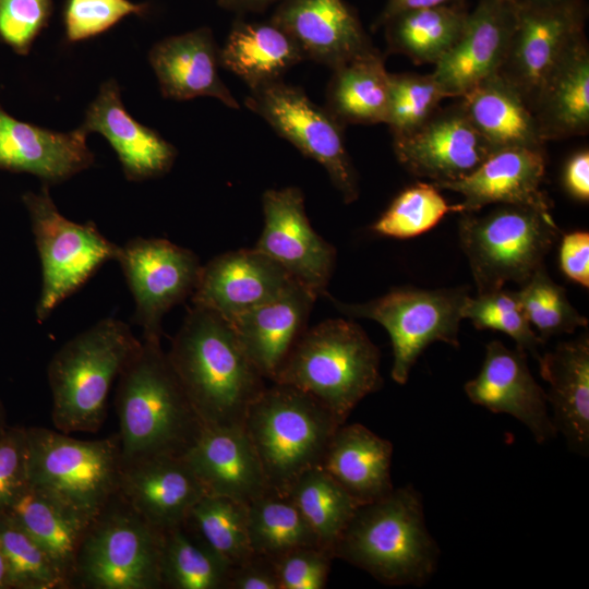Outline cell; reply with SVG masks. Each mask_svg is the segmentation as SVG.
I'll list each match as a JSON object with an SVG mask.
<instances>
[{
	"mask_svg": "<svg viewBox=\"0 0 589 589\" xmlns=\"http://www.w3.org/2000/svg\"><path fill=\"white\" fill-rule=\"evenodd\" d=\"M167 356L204 428L242 426L266 387L230 322L204 306L188 310Z\"/></svg>",
	"mask_w": 589,
	"mask_h": 589,
	"instance_id": "1",
	"label": "cell"
},
{
	"mask_svg": "<svg viewBox=\"0 0 589 589\" xmlns=\"http://www.w3.org/2000/svg\"><path fill=\"white\" fill-rule=\"evenodd\" d=\"M116 408L122 462L183 457L204 429L160 341L142 340L119 376Z\"/></svg>",
	"mask_w": 589,
	"mask_h": 589,
	"instance_id": "2",
	"label": "cell"
},
{
	"mask_svg": "<svg viewBox=\"0 0 589 589\" xmlns=\"http://www.w3.org/2000/svg\"><path fill=\"white\" fill-rule=\"evenodd\" d=\"M333 555L386 585L426 582L436 568L438 548L425 527L419 492L411 485L393 489L359 506Z\"/></svg>",
	"mask_w": 589,
	"mask_h": 589,
	"instance_id": "3",
	"label": "cell"
},
{
	"mask_svg": "<svg viewBox=\"0 0 589 589\" xmlns=\"http://www.w3.org/2000/svg\"><path fill=\"white\" fill-rule=\"evenodd\" d=\"M272 383L311 395L344 424L383 385L380 351L357 323L325 320L305 329Z\"/></svg>",
	"mask_w": 589,
	"mask_h": 589,
	"instance_id": "4",
	"label": "cell"
},
{
	"mask_svg": "<svg viewBox=\"0 0 589 589\" xmlns=\"http://www.w3.org/2000/svg\"><path fill=\"white\" fill-rule=\"evenodd\" d=\"M141 345L130 326L113 317L67 341L47 368L55 428L67 434L98 431L111 385Z\"/></svg>",
	"mask_w": 589,
	"mask_h": 589,
	"instance_id": "5",
	"label": "cell"
},
{
	"mask_svg": "<svg viewBox=\"0 0 589 589\" xmlns=\"http://www.w3.org/2000/svg\"><path fill=\"white\" fill-rule=\"evenodd\" d=\"M341 424L311 395L272 383L250 405L242 428L262 465L268 492L286 495L306 470L320 466Z\"/></svg>",
	"mask_w": 589,
	"mask_h": 589,
	"instance_id": "6",
	"label": "cell"
},
{
	"mask_svg": "<svg viewBox=\"0 0 589 589\" xmlns=\"http://www.w3.org/2000/svg\"><path fill=\"white\" fill-rule=\"evenodd\" d=\"M29 488L92 524L118 495L122 469L118 434L79 440L26 428Z\"/></svg>",
	"mask_w": 589,
	"mask_h": 589,
	"instance_id": "7",
	"label": "cell"
},
{
	"mask_svg": "<svg viewBox=\"0 0 589 589\" xmlns=\"http://www.w3.org/2000/svg\"><path fill=\"white\" fill-rule=\"evenodd\" d=\"M558 233L550 213L527 206L501 204L482 216L462 214L459 240L478 293L524 284L544 265Z\"/></svg>",
	"mask_w": 589,
	"mask_h": 589,
	"instance_id": "8",
	"label": "cell"
},
{
	"mask_svg": "<svg viewBox=\"0 0 589 589\" xmlns=\"http://www.w3.org/2000/svg\"><path fill=\"white\" fill-rule=\"evenodd\" d=\"M22 201L41 264L43 283L36 306V318L41 323L104 263L116 260L119 245L103 236L93 221L79 224L65 218L47 184L39 192L24 193Z\"/></svg>",
	"mask_w": 589,
	"mask_h": 589,
	"instance_id": "9",
	"label": "cell"
},
{
	"mask_svg": "<svg viewBox=\"0 0 589 589\" xmlns=\"http://www.w3.org/2000/svg\"><path fill=\"white\" fill-rule=\"evenodd\" d=\"M466 288L424 290L398 288L363 303L332 299L349 317L370 318L389 334L393 347L392 378L405 384L422 351L434 341L459 347L458 332Z\"/></svg>",
	"mask_w": 589,
	"mask_h": 589,
	"instance_id": "10",
	"label": "cell"
},
{
	"mask_svg": "<svg viewBox=\"0 0 589 589\" xmlns=\"http://www.w3.org/2000/svg\"><path fill=\"white\" fill-rule=\"evenodd\" d=\"M161 531L124 502L109 505L89 525L80 545L74 576L92 589H157Z\"/></svg>",
	"mask_w": 589,
	"mask_h": 589,
	"instance_id": "11",
	"label": "cell"
},
{
	"mask_svg": "<svg viewBox=\"0 0 589 589\" xmlns=\"http://www.w3.org/2000/svg\"><path fill=\"white\" fill-rule=\"evenodd\" d=\"M244 104L303 155L322 165L345 203L359 197L358 175L345 146L342 123L326 108L283 80L250 89Z\"/></svg>",
	"mask_w": 589,
	"mask_h": 589,
	"instance_id": "12",
	"label": "cell"
},
{
	"mask_svg": "<svg viewBox=\"0 0 589 589\" xmlns=\"http://www.w3.org/2000/svg\"><path fill=\"white\" fill-rule=\"evenodd\" d=\"M119 263L135 303L143 340L160 341L161 322L192 296L201 271L194 252L161 238H134L119 245Z\"/></svg>",
	"mask_w": 589,
	"mask_h": 589,
	"instance_id": "13",
	"label": "cell"
},
{
	"mask_svg": "<svg viewBox=\"0 0 589 589\" xmlns=\"http://www.w3.org/2000/svg\"><path fill=\"white\" fill-rule=\"evenodd\" d=\"M585 20V2L517 4L515 28L497 74L520 94L531 111L549 77L586 35Z\"/></svg>",
	"mask_w": 589,
	"mask_h": 589,
	"instance_id": "14",
	"label": "cell"
},
{
	"mask_svg": "<svg viewBox=\"0 0 589 589\" xmlns=\"http://www.w3.org/2000/svg\"><path fill=\"white\" fill-rule=\"evenodd\" d=\"M262 205L264 227L254 248L316 298L327 297L337 252L312 228L302 191L297 187L266 190Z\"/></svg>",
	"mask_w": 589,
	"mask_h": 589,
	"instance_id": "15",
	"label": "cell"
},
{
	"mask_svg": "<svg viewBox=\"0 0 589 589\" xmlns=\"http://www.w3.org/2000/svg\"><path fill=\"white\" fill-rule=\"evenodd\" d=\"M393 148L410 173L434 184L468 176L494 151L468 120L459 103L438 108L414 131L393 137Z\"/></svg>",
	"mask_w": 589,
	"mask_h": 589,
	"instance_id": "16",
	"label": "cell"
},
{
	"mask_svg": "<svg viewBox=\"0 0 589 589\" xmlns=\"http://www.w3.org/2000/svg\"><path fill=\"white\" fill-rule=\"evenodd\" d=\"M516 17L517 4L513 0H480L468 12L458 39L432 72L447 98H459L497 74L508 51Z\"/></svg>",
	"mask_w": 589,
	"mask_h": 589,
	"instance_id": "17",
	"label": "cell"
},
{
	"mask_svg": "<svg viewBox=\"0 0 589 589\" xmlns=\"http://www.w3.org/2000/svg\"><path fill=\"white\" fill-rule=\"evenodd\" d=\"M464 389L471 402L519 420L539 444L556 435L548 413L546 393L530 373L527 352L518 347L509 349L498 340L489 342L480 372Z\"/></svg>",
	"mask_w": 589,
	"mask_h": 589,
	"instance_id": "18",
	"label": "cell"
},
{
	"mask_svg": "<svg viewBox=\"0 0 589 589\" xmlns=\"http://www.w3.org/2000/svg\"><path fill=\"white\" fill-rule=\"evenodd\" d=\"M292 281L280 265L255 248L230 251L202 265L192 303L229 321L277 298Z\"/></svg>",
	"mask_w": 589,
	"mask_h": 589,
	"instance_id": "19",
	"label": "cell"
},
{
	"mask_svg": "<svg viewBox=\"0 0 589 589\" xmlns=\"http://www.w3.org/2000/svg\"><path fill=\"white\" fill-rule=\"evenodd\" d=\"M545 173L544 148L506 147L493 151L468 176L434 184L464 196L460 213H476L491 204L527 206L551 214V203L542 190Z\"/></svg>",
	"mask_w": 589,
	"mask_h": 589,
	"instance_id": "20",
	"label": "cell"
},
{
	"mask_svg": "<svg viewBox=\"0 0 589 589\" xmlns=\"http://www.w3.org/2000/svg\"><path fill=\"white\" fill-rule=\"evenodd\" d=\"M271 21L294 40L304 59L330 69L374 48L344 0H283Z\"/></svg>",
	"mask_w": 589,
	"mask_h": 589,
	"instance_id": "21",
	"label": "cell"
},
{
	"mask_svg": "<svg viewBox=\"0 0 589 589\" xmlns=\"http://www.w3.org/2000/svg\"><path fill=\"white\" fill-rule=\"evenodd\" d=\"M205 493L183 457L153 456L122 462L119 496L160 531L185 522Z\"/></svg>",
	"mask_w": 589,
	"mask_h": 589,
	"instance_id": "22",
	"label": "cell"
},
{
	"mask_svg": "<svg viewBox=\"0 0 589 589\" xmlns=\"http://www.w3.org/2000/svg\"><path fill=\"white\" fill-rule=\"evenodd\" d=\"M82 128L63 133L23 122L0 105V169L26 172L44 184L65 181L94 164Z\"/></svg>",
	"mask_w": 589,
	"mask_h": 589,
	"instance_id": "23",
	"label": "cell"
},
{
	"mask_svg": "<svg viewBox=\"0 0 589 589\" xmlns=\"http://www.w3.org/2000/svg\"><path fill=\"white\" fill-rule=\"evenodd\" d=\"M81 127L87 133H100L109 142L129 181L160 177L175 163L177 151L173 145L128 112L113 79L101 84Z\"/></svg>",
	"mask_w": 589,
	"mask_h": 589,
	"instance_id": "24",
	"label": "cell"
},
{
	"mask_svg": "<svg viewBox=\"0 0 589 589\" xmlns=\"http://www.w3.org/2000/svg\"><path fill=\"white\" fill-rule=\"evenodd\" d=\"M316 299L293 280L277 298L229 320L247 354L266 381L275 380L305 332Z\"/></svg>",
	"mask_w": 589,
	"mask_h": 589,
	"instance_id": "25",
	"label": "cell"
},
{
	"mask_svg": "<svg viewBox=\"0 0 589 589\" xmlns=\"http://www.w3.org/2000/svg\"><path fill=\"white\" fill-rule=\"evenodd\" d=\"M183 459L208 494L249 504L268 491L260 459L242 426L204 428Z\"/></svg>",
	"mask_w": 589,
	"mask_h": 589,
	"instance_id": "26",
	"label": "cell"
},
{
	"mask_svg": "<svg viewBox=\"0 0 589 589\" xmlns=\"http://www.w3.org/2000/svg\"><path fill=\"white\" fill-rule=\"evenodd\" d=\"M148 60L164 97L189 100L208 96L231 109L240 108L219 76V49L209 28L201 27L158 41L151 49Z\"/></svg>",
	"mask_w": 589,
	"mask_h": 589,
	"instance_id": "27",
	"label": "cell"
},
{
	"mask_svg": "<svg viewBox=\"0 0 589 589\" xmlns=\"http://www.w3.org/2000/svg\"><path fill=\"white\" fill-rule=\"evenodd\" d=\"M540 374L549 383L546 399L552 422L568 448L579 455L589 452V338L581 336L558 344L538 358Z\"/></svg>",
	"mask_w": 589,
	"mask_h": 589,
	"instance_id": "28",
	"label": "cell"
},
{
	"mask_svg": "<svg viewBox=\"0 0 589 589\" xmlns=\"http://www.w3.org/2000/svg\"><path fill=\"white\" fill-rule=\"evenodd\" d=\"M393 445L360 423L341 424L321 467L360 506L392 492Z\"/></svg>",
	"mask_w": 589,
	"mask_h": 589,
	"instance_id": "29",
	"label": "cell"
},
{
	"mask_svg": "<svg viewBox=\"0 0 589 589\" xmlns=\"http://www.w3.org/2000/svg\"><path fill=\"white\" fill-rule=\"evenodd\" d=\"M532 112L544 142L588 133L589 47L586 35L549 77Z\"/></svg>",
	"mask_w": 589,
	"mask_h": 589,
	"instance_id": "30",
	"label": "cell"
},
{
	"mask_svg": "<svg viewBox=\"0 0 589 589\" xmlns=\"http://www.w3.org/2000/svg\"><path fill=\"white\" fill-rule=\"evenodd\" d=\"M461 109L492 148H543L533 112L520 94L495 74L462 95Z\"/></svg>",
	"mask_w": 589,
	"mask_h": 589,
	"instance_id": "31",
	"label": "cell"
},
{
	"mask_svg": "<svg viewBox=\"0 0 589 589\" xmlns=\"http://www.w3.org/2000/svg\"><path fill=\"white\" fill-rule=\"evenodd\" d=\"M305 60L294 40L277 24L238 21L219 49V63L250 89L279 81Z\"/></svg>",
	"mask_w": 589,
	"mask_h": 589,
	"instance_id": "32",
	"label": "cell"
},
{
	"mask_svg": "<svg viewBox=\"0 0 589 589\" xmlns=\"http://www.w3.org/2000/svg\"><path fill=\"white\" fill-rule=\"evenodd\" d=\"M389 74L373 48L333 69L326 109L341 123H385Z\"/></svg>",
	"mask_w": 589,
	"mask_h": 589,
	"instance_id": "33",
	"label": "cell"
},
{
	"mask_svg": "<svg viewBox=\"0 0 589 589\" xmlns=\"http://www.w3.org/2000/svg\"><path fill=\"white\" fill-rule=\"evenodd\" d=\"M7 513L71 582L80 545L89 522L31 488Z\"/></svg>",
	"mask_w": 589,
	"mask_h": 589,
	"instance_id": "34",
	"label": "cell"
},
{
	"mask_svg": "<svg viewBox=\"0 0 589 589\" xmlns=\"http://www.w3.org/2000/svg\"><path fill=\"white\" fill-rule=\"evenodd\" d=\"M467 15L464 4L399 13L383 24L388 48L414 63L435 64L458 39Z\"/></svg>",
	"mask_w": 589,
	"mask_h": 589,
	"instance_id": "35",
	"label": "cell"
},
{
	"mask_svg": "<svg viewBox=\"0 0 589 589\" xmlns=\"http://www.w3.org/2000/svg\"><path fill=\"white\" fill-rule=\"evenodd\" d=\"M230 568L185 522L161 531L163 587L227 589Z\"/></svg>",
	"mask_w": 589,
	"mask_h": 589,
	"instance_id": "36",
	"label": "cell"
},
{
	"mask_svg": "<svg viewBox=\"0 0 589 589\" xmlns=\"http://www.w3.org/2000/svg\"><path fill=\"white\" fill-rule=\"evenodd\" d=\"M286 495L314 531L321 548L332 553L360 506L321 466L303 472Z\"/></svg>",
	"mask_w": 589,
	"mask_h": 589,
	"instance_id": "37",
	"label": "cell"
},
{
	"mask_svg": "<svg viewBox=\"0 0 589 589\" xmlns=\"http://www.w3.org/2000/svg\"><path fill=\"white\" fill-rule=\"evenodd\" d=\"M248 531L253 553L269 558L300 546H321L291 500L268 491L248 504Z\"/></svg>",
	"mask_w": 589,
	"mask_h": 589,
	"instance_id": "38",
	"label": "cell"
},
{
	"mask_svg": "<svg viewBox=\"0 0 589 589\" xmlns=\"http://www.w3.org/2000/svg\"><path fill=\"white\" fill-rule=\"evenodd\" d=\"M185 524L231 567L253 554L245 503L205 493L192 507Z\"/></svg>",
	"mask_w": 589,
	"mask_h": 589,
	"instance_id": "39",
	"label": "cell"
},
{
	"mask_svg": "<svg viewBox=\"0 0 589 589\" xmlns=\"http://www.w3.org/2000/svg\"><path fill=\"white\" fill-rule=\"evenodd\" d=\"M0 551L10 588L55 589L70 585L46 552L7 513H0Z\"/></svg>",
	"mask_w": 589,
	"mask_h": 589,
	"instance_id": "40",
	"label": "cell"
},
{
	"mask_svg": "<svg viewBox=\"0 0 589 589\" xmlns=\"http://www.w3.org/2000/svg\"><path fill=\"white\" fill-rule=\"evenodd\" d=\"M459 205H449L432 182H418L401 191L372 225L381 236L408 239L432 229Z\"/></svg>",
	"mask_w": 589,
	"mask_h": 589,
	"instance_id": "41",
	"label": "cell"
},
{
	"mask_svg": "<svg viewBox=\"0 0 589 589\" xmlns=\"http://www.w3.org/2000/svg\"><path fill=\"white\" fill-rule=\"evenodd\" d=\"M524 312L545 341L549 337L570 334L588 324L569 302L566 291L548 274L545 266L539 267L519 289L515 291Z\"/></svg>",
	"mask_w": 589,
	"mask_h": 589,
	"instance_id": "42",
	"label": "cell"
},
{
	"mask_svg": "<svg viewBox=\"0 0 589 589\" xmlns=\"http://www.w3.org/2000/svg\"><path fill=\"white\" fill-rule=\"evenodd\" d=\"M462 320H470L477 329H492L508 335L516 347L539 358L543 340L529 323L515 291L498 290L469 294L461 308Z\"/></svg>",
	"mask_w": 589,
	"mask_h": 589,
	"instance_id": "43",
	"label": "cell"
},
{
	"mask_svg": "<svg viewBox=\"0 0 589 589\" xmlns=\"http://www.w3.org/2000/svg\"><path fill=\"white\" fill-rule=\"evenodd\" d=\"M447 98L435 77L417 73L389 74V104L386 124L393 137L421 127Z\"/></svg>",
	"mask_w": 589,
	"mask_h": 589,
	"instance_id": "44",
	"label": "cell"
},
{
	"mask_svg": "<svg viewBox=\"0 0 589 589\" xmlns=\"http://www.w3.org/2000/svg\"><path fill=\"white\" fill-rule=\"evenodd\" d=\"M147 3L130 0H67L62 11L67 41L79 43L96 37L129 15L142 16Z\"/></svg>",
	"mask_w": 589,
	"mask_h": 589,
	"instance_id": "45",
	"label": "cell"
},
{
	"mask_svg": "<svg viewBox=\"0 0 589 589\" xmlns=\"http://www.w3.org/2000/svg\"><path fill=\"white\" fill-rule=\"evenodd\" d=\"M51 13L52 0H0V40L26 56Z\"/></svg>",
	"mask_w": 589,
	"mask_h": 589,
	"instance_id": "46",
	"label": "cell"
},
{
	"mask_svg": "<svg viewBox=\"0 0 589 589\" xmlns=\"http://www.w3.org/2000/svg\"><path fill=\"white\" fill-rule=\"evenodd\" d=\"M334 555L318 545L300 546L273 560L279 589H323Z\"/></svg>",
	"mask_w": 589,
	"mask_h": 589,
	"instance_id": "47",
	"label": "cell"
},
{
	"mask_svg": "<svg viewBox=\"0 0 589 589\" xmlns=\"http://www.w3.org/2000/svg\"><path fill=\"white\" fill-rule=\"evenodd\" d=\"M28 489L26 428L8 426L0 435V513Z\"/></svg>",
	"mask_w": 589,
	"mask_h": 589,
	"instance_id": "48",
	"label": "cell"
},
{
	"mask_svg": "<svg viewBox=\"0 0 589 589\" xmlns=\"http://www.w3.org/2000/svg\"><path fill=\"white\" fill-rule=\"evenodd\" d=\"M227 589H279L273 560L253 553L230 568Z\"/></svg>",
	"mask_w": 589,
	"mask_h": 589,
	"instance_id": "49",
	"label": "cell"
},
{
	"mask_svg": "<svg viewBox=\"0 0 589 589\" xmlns=\"http://www.w3.org/2000/svg\"><path fill=\"white\" fill-rule=\"evenodd\" d=\"M563 273L585 288L589 287V233L577 230L563 236L560 247Z\"/></svg>",
	"mask_w": 589,
	"mask_h": 589,
	"instance_id": "50",
	"label": "cell"
},
{
	"mask_svg": "<svg viewBox=\"0 0 589 589\" xmlns=\"http://www.w3.org/2000/svg\"><path fill=\"white\" fill-rule=\"evenodd\" d=\"M564 184L575 199L589 200V152L581 149L567 161L564 170Z\"/></svg>",
	"mask_w": 589,
	"mask_h": 589,
	"instance_id": "51",
	"label": "cell"
},
{
	"mask_svg": "<svg viewBox=\"0 0 589 589\" xmlns=\"http://www.w3.org/2000/svg\"><path fill=\"white\" fill-rule=\"evenodd\" d=\"M457 4H464L462 0H387L376 26H383L387 20L402 12Z\"/></svg>",
	"mask_w": 589,
	"mask_h": 589,
	"instance_id": "52",
	"label": "cell"
},
{
	"mask_svg": "<svg viewBox=\"0 0 589 589\" xmlns=\"http://www.w3.org/2000/svg\"><path fill=\"white\" fill-rule=\"evenodd\" d=\"M276 1L283 0H218L217 3L228 11L248 13L263 11Z\"/></svg>",
	"mask_w": 589,
	"mask_h": 589,
	"instance_id": "53",
	"label": "cell"
},
{
	"mask_svg": "<svg viewBox=\"0 0 589 589\" xmlns=\"http://www.w3.org/2000/svg\"><path fill=\"white\" fill-rule=\"evenodd\" d=\"M513 1L516 2L517 4L539 5V7L565 5V4L584 2V0H513Z\"/></svg>",
	"mask_w": 589,
	"mask_h": 589,
	"instance_id": "54",
	"label": "cell"
},
{
	"mask_svg": "<svg viewBox=\"0 0 589 589\" xmlns=\"http://www.w3.org/2000/svg\"><path fill=\"white\" fill-rule=\"evenodd\" d=\"M8 588H10V585L8 580L7 567H5L4 558L0 551V589H8Z\"/></svg>",
	"mask_w": 589,
	"mask_h": 589,
	"instance_id": "55",
	"label": "cell"
},
{
	"mask_svg": "<svg viewBox=\"0 0 589 589\" xmlns=\"http://www.w3.org/2000/svg\"><path fill=\"white\" fill-rule=\"evenodd\" d=\"M7 428L8 425L5 422V413H4L3 406L0 401V435L5 431Z\"/></svg>",
	"mask_w": 589,
	"mask_h": 589,
	"instance_id": "56",
	"label": "cell"
}]
</instances>
